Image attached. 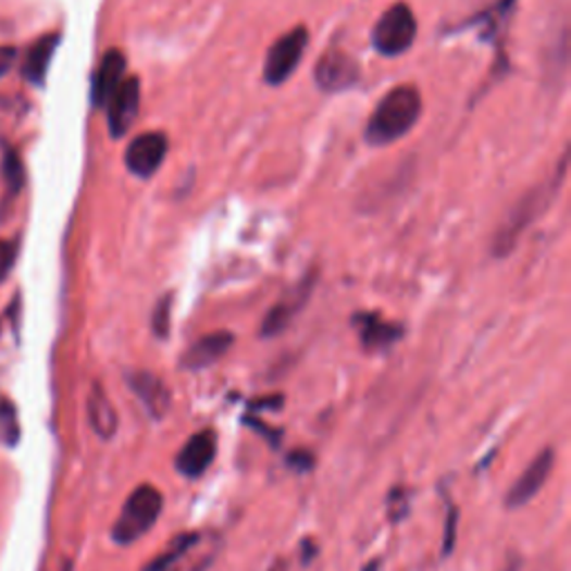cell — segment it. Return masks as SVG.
<instances>
[{
    "mask_svg": "<svg viewBox=\"0 0 571 571\" xmlns=\"http://www.w3.org/2000/svg\"><path fill=\"white\" fill-rule=\"evenodd\" d=\"M422 112V99L413 85H400L390 90L375 108L369 125L367 141L371 146H388L402 139L418 123Z\"/></svg>",
    "mask_w": 571,
    "mask_h": 571,
    "instance_id": "1",
    "label": "cell"
},
{
    "mask_svg": "<svg viewBox=\"0 0 571 571\" xmlns=\"http://www.w3.org/2000/svg\"><path fill=\"white\" fill-rule=\"evenodd\" d=\"M163 509V496L152 485H141L125 500L114 526L112 538L119 545H132L146 536L157 524Z\"/></svg>",
    "mask_w": 571,
    "mask_h": 571,
    "instance_id": "2",
    "label": "cell"
},
{
    "mask_svg": "<svg viewBox=\"0 0 571 571\" xmlns=\"http://www.w3.org/2000/svg\"><path fill=\"white\" fill-rule=\"evenodd\" d=\"M562 174H564V163L560 165L554 182H549L547 186H538L530 195H524V199L516 206V210L511 212V216L507 219L505 226L496 235V241H494L496 255H505L507 250H511L516 239L522 235V231L530 226L534 219L547 208V203L551 201V195L556 193V188H558V184L562 179Z\"/></svg>",
    "mask_w": 571,
    "mask_h": 571,
    "instance_id": "3",
    "label": "cell"
},
{
    "mask_svg": "<svg viewBox=\"0 0 571 571\" xmlns=\"http://www.w3.org/2000/svg\"><path fill=\"white\" fill-rule=\"evenodd\" d=\"M418 36V21L413 12L398 3L386 10L373 29V48L382 57H400L405 54Z\"/></svg>",
    "mask_w": 571,
    "mask_h": 571,
    "instance_id": "4",
    "label": "cell"
},
{
    "mask_svg": "<svg viewBox=\"0 0 571 571\" xmlns=\"http://www.w3.org/2000/svg\"><path fill=\"white\" fill-rule=\"evenodd\" d=\"M306 46H309V32H306V27H295L293 32L275 40V46L266 54V65H263V80L269 85L286 83L297 70Z\"/></svg>",
    "mask_w": 571,
    "mask_h": 571,
    "instance_id": "5",
    "label": "cell"
},
{
    "mask_svg": "<svg viewBox=\"0 0 571 571\" xmlns=\"http://www.w3.org/2000/svg\"><path fill=\"white\" fill-rule=\"evenodd\" d=\"M554 462H556V451L551 447L543 449L530 462V467L522 471V475L513 482L511 489L507 492L505 505L509 509H520L526 502H532L541 494V489L545 487V482H547V477H549V473L554 469Z\"/></svg>",
    "mask_w": 571,
    "mask_h": 571,
    "instance_id": "6",
    "label": "cell"
},
{
    "mask_svg": "<svg viewBox=\"0 0 571 571\" xmlns=\"http://www.w3.org/2000/svg\"><path fill=\"white\" fill-rule=\"evenodd\" d=\"M315 80L324 92H344L360 83V65L346 52L331 50L318 61Z\"/></svg>",
    "mask_w": 571,
    "mask_h": 571,
    "instance_id": "7",
    "label": "cell"
},
{
    "mask_svg": "<svg viewBox=\"0 0 571 571\" xmlns=\"http://www.w3.org/2000/svg\"><path fill=\"white\" fill-rule=\"evenodd\" d=\"M167 154V139L163 132H148L129 144L125 152V165L141 179L152 177Z\"/></svg>",
    "mask_w": 571,
    "mask_h": 571,
    "instance_id": "8",
    "label": "cell"
},
{
    "mask_svg": "<svg viewBox=\"0 0 571 571\" xmlns=\"http://www.w3.org/2000/svg\"><path fill=\"white\" fill-rule=\"evenodd\" d=\"M139 103H141L139 80L135 76L123 78V83L119 85V90L112 95V99L105 105L108 108V125H110V132H112L114 139L123 137L125 132L132 127V123L137 121Z\"/></svg>",
    "mask_w": 571,
    "mask_h": 571,
    "instance_id": "9",
    "label": "cell"
},
{
    "mask_svg": "<svg viewBox=\"0 0 571 571\" xmlns=\"http://www.w3.org/2000/svg\"><path fill=\"white\" fill-rule=\"evenodd\" d=\"M214 456H216V435H214V431L203 429V431L195 433L190 440L184 445L177 460H174V467H177V471L182 475L195 480L210 469Z\"/></svg>",
    "mask_w": 571,
    "mask_h": 571,
    "instance_id": "10",
    "label": "cell"
},
{
    "mask_svg": "<svg viewBox=\"0 0 571 571\" xmlns=\"http://www.w3.org/2000/svg\"><path fill=\"white\" fill-rule=\"evenodd\" d=\"M127 384L132 390H135V395L144 402V407L154 420L165 418L172 405V395L161 377L148 371H135L127 375Z\"/></svg>",
    "mask_w": 571,
    "mask_h": 571,
    "instance_id": "11",
    "label": "cell"
},
{
    "mask_svg": "<svg viewBox=\"0 0 571 571\" xmlns=\"http://www.w3.org/2000/svg\"><path fill=\"white\" fill-rule=\"evenodd\" d=\"M235 344V335L228 331H219V333H210L206 337H201L199 342H195L182 358V367L186 371H201L212 367L214 362L222 360L231 346Z\"/></svg>",
    "mask_w": 571,
    "mask_h": 571,
    "instance_id": "12",
    "label": "cell"
},
{
    "mask_svg": "<svg viewBox=\"0 0 571 571\" xmlns=\"http://www.w3.org/2000/svg\"><path fill=\"white\" fill-rule=\"evenodd\" d=\"M123 74H125V59L119 50H112L103 57L101 67L95 76V85H92V99L97 105L105 108L108 101L112 99V95L119 90V85L123 83Z\"/></svg>",
    "mask_w": 571,
    "mask_h": 571,
    "instance_id": "13",
    "label": "cell"
},
{
    "mask_svg": "<svg viewBox=\"0 0 571 571\" xmlns=\"http://www.w3.org/2000/svg\"><path fill=\"white\" fill-rule=\"evenodd\" d=\"M311 293V282L309 284H301L295 293L286 295L275 309L266 315L261 324V337H275L282 331H286V326L293 322V318L301 311V306L306 303V297Z\"/></svg>",
    "mask_w": 571,
    "mask_h": 571,
    "instance_id": "14",
    "label": "cell"
},
{
    "mask_svg": "<svg viewBox=\"0 0 571 571\" xmlns=\"http://www.w3.org/2000/svg\"><path fill=\"white\" fill-rule=\"evenodd\" d=\"M353 322L360 328V337H362L364 348H369V350H384V348H388L398 342L405 333L402 326L384 322L380 315H373V313L356 315Z\"/></svg>",
    "mask_w": 571,
    "mask_h": 571,
    "instance_id": "15",
    "label": "cell"
},
{
    "mask_svg": "<svg viewBox=\"0 0 571 571\" xmlns=\"http://www.w3.org/2000/svg\"><path fill=\"white\" fill-rule=\"evenodd\" d=\"M87 418H90L95 433L99 437H103V440H110V437L119 429V415H116L112 402L108 400L105 390L99 384H95V388L90 393V400H87Z\"/></svg>",
    "mask_w": 571,
    "mask_h": 571,
    "instance_id": "16",
    "label": "cell"
},
{
    "mask_svg": "<svg viewBox=\"0 0 571 571\" xmlns=\"http://www.w3.org/2000/svg\"><path fill=\"white\" fill-rule=\"evenodd\" d=\"M57 42H59V36L52 34V36H46L40 38L36 46L29 50L27 59H25V76L27 80L32 83H42V78H46L48 74V67H50V61L54 57V50H57Z\"/></svg>",
    "mask_w": 571,
    "mask_h": 571,
    "instance_id": "17",
    "label": "cell"
},
{
    "mask_svg": "<svg viewBox=\"0 0 571 571\" xmlns=\"http://www.w3.org/2000/svg\"><path fill=\"white\" fill-rule=\"evenodd\" d=\"M195 543H199V534H186V536H179L177 541H174L170 545L167 551H163L159 558H154L144 571H165L172 562H177Z\"/></svg>",
    "mask_w": 571,
    "mask_h": 571,
    "instance_id": "18",
    "label": "cell"
},
{
    "mask_svg": "<svg viewBox=\"0 0 571 571\" xmlns=\"http://www.w3.org/2000/svg\"><path fill=\"white\" fill-rule=\"evenodd\" d=\"M16 255H18L16 241L0 239V284H3L8 280V275L12 273L14 263H16Z\"/></svg>",
    "mask_w": 571,
    "mask_h": 571,
    "instance_id": "19",
    "label": "cell"
},
{
    "mask_svg": "<svg viewBox=\"0 0 571 571\" xmlns=\"http://www.w3.org/2000/svg\"><path fill=\"white\" fill-rule=\"evenodd\" d=\"M170 303H172V297L165 295L154 309V315H152V328H154V335L165 339L167 337V331H170Z\"/></svg>",
    "mask_w": 571,
    "mask_h": 571,
    "instance_id": "20",
    "label": "cell"
},
{
    "mask_svg": "<svg viewBox=\"0 0 571 571\" xmlns=\"http://www.w3.org/2000/svg\"><path fill=\"white\" fill-rule=\"evenodd\" d=\"M458 507L451 505L449 513H447V524H445V545H443V556H449L454 551L456 545V530H458Z\"/></svg>",
    "mask_w": 571,
    "mask_h": 571,
    "instance_id": "21",
    "label": "cell"
},
{
    "mask_svg": "<svg viewBox=\"0 0 571 571\" xmlns=\"http://www.w3.org/2000/svg\"><path fill=\"white\" fill-rule=\"evenodd\" d=\"M288 460V467L303 473V471H311L315 467V456L311 451H306V449H295L286 456Z\"/></svg>",
    "mask_w": 571,
    "mask_h": 571,
    "instance_id": "22",
    "label": "cell"
},
{
    "mask_svg": "<svg viewBox=\"0 0 571 571\" xmlns=\"http://www.w3.org/2000/svg\"><path fill=\"white\" fill-rule=\"evenodd\" d=\"M244 422H246L248 426H255V431H259L261 435H266V440H271L275 447L280 445V440H282V431H273L271 426H266V424L259 422V420H255V418H246Z\"/></svg>",
    "mask_w": 571,
    "mask_h": 571,
    "instance_id": "23",
    "label": "cell"
},
{
    "mask_svg": "<svg viewBox=\"0 0 571 571\" xmlns=\"http://www.w3.org/2000/svg\"><path fill=\"white\" fill-rule=\"evenodd\" d=\"M12 61H14V50L12 48H0V76L10 70Z\"/></svg>",
    "mask_w": 571,
    "mask_h": 571,
    "instance_id": "24",
    "label": "cell"
},
{
    "mask_svg": "<svg viewBox=\"0 0 571 571\" xmlns=\"http://www.w3.org/2000/svg\"><path fill=\"white\" fill-rule=\"evenodd\" d=\"M520 564H522L520 556H511V558L507 560V564H505L502 571H520Z\"/></svg>",
    "mask_w": 571,
    "mask_h": 571,
    "instance_id": "25",
    "label": "cell"
},
{
    "mask_svg": "<svg viewBox=\"0 0 571 571\" xmlns=\"http://www.w3.org/2000/svg\"><path fill=\"white\" fill-rule=\"evenodd\" d=\"M288 569V562L284 560V558H277L271 567H269V571H286Z\"/></svg>",
    "mask_w": 571,
    "mask_h": 571,
    "instance_id": "26",
    "label": "cell"
},
{
    "mask_svg": "<svg viewBox=\"0 0 571 571\" xmlns=\"http://www.w3.org/2000/svg\"><path fill=\"white\" fill-rule=\"evenodd\" d=\"M63 571H72V567H70V564H67V567H65V569H63Z\"/></svg>",
    "mask_w": 571,
    "mask_h": 571,
    "instance_id": "27",
    "label": "cell"
}]
</instances>
